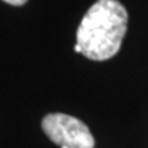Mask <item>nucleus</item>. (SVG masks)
I'll list each match as a JSON object with an SVG mask.
<instances>
[{"label": "nucleus", "instance_id": "5", "mask_svg": "<svg viewBox=\"0 0 148 148\" xmlns=\"http://www.w3.org/2000/svg\"><path fill=\"white\" fill-rule=\"evenodd\" d=\"M60 148H67V147H60Z\"/></svg>", "mask_w": 148, "mask_h": 148}, {"label": "nucleus", "instance_id": "1", "mask_svg": "<svg viewBox=\"0 0 148 148\" xmlns=\"http://www.w3.org/2000/svg\"><path fill=\"white\" fill-rule=\"evenodd\" d=\"M127 30V12L118 0H97L77 30L81 53L92 60H107L121 48Z\"/></svg>", "mask_w": 148, "mask_h": 148}, {"label": "nucleus", "instance_id": "3", "mask_svg": "<svg viewBox=\"0 0 148 148\" xmlns=\"http://www.w3.org/2000/svg\"><path fill=\"white\" fill-rule=\"evenodd\" d=\"M3 1H5V3H8L11 5H22L25 4L27 0H3Z\"/></svg>", "mask_w": 148, "mask_h": 148}, {"label": "nucleus", "instance_id": "2", "mask_svg": "<svg viewBox=\"0 0 148 148\" xmlns=\"http://www.w3.org/2000/svg\"><path fill=\"white\" fill-rule=\"evenodd\" d=\"M44 133L52 143L67 148H95V138L89 127L75 116L67 114H48L42 118Z\"/></svg>", "mask_w": 148, "mask_h": 148}, {"label": "nucleus", "instance_id": "4", "mask_svg": "<svg viewBox=\"0 0 148 148\" xmlns=\"http://www.w3.org/2000/svg\"><path fill=\"white\" fill-rule=\"evenodd\" d=\"M74 51H75V52H78V53H81V47H79L78 44H75V47H74Z\"/></svg>", "mask_w": 148, "mask_h": 148}]
</instances>
